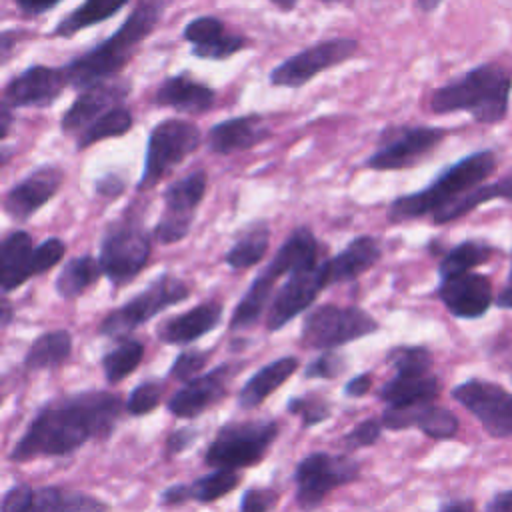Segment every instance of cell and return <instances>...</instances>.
I'll return each mask as SVG.
<instances>
[{"instance_id":"7c38bea8","label":"cell","mask_w":512,"mask_h":512,"mask_svg":"<svg viewBox=\"0 0 512 512\" xmlns=\"http://www.w3.org/2000/svg\"><path fill=\"white\" fill-rule=\"evenodd\" d=\"M358 46V40L348 36L318 40L276 64L268 72V84L276 88H300L320 72L350 60L358 52Z\"/></svg>"},{"instance_id":"6da1fadb","label":"cell","mask_w":512,"mask_h":512,"mask_svg":"<svg viewBox=\"0 0 512 512\" xmlns=\"http://www.w3.org/2000/svg\"><path fill=\"white\" fill-rule=\"evenodd\" d=\"M124 410L122 398L110 390H82L52 398L36 410L8 460L24 464L36 458L68 456L90 440H106Z\"/></svg>"},{"instance_id":"3957f363","label":"cell","mask_w":512,"mask_h":512,"mask_svg":"<svg viewBox=\"0 0 512 512\" xmlns=\"http://www.w3.org/2000/svg\"><path fill=\"white\" fill-rule=\"evenodd\" d=\"M496 170V154L492 150L472 152L458 162L444 168L422 190L402 194L394 198L386 210L390 224H402L408 220L434 216L460 196L482 186V182Z\"/></svg>"},{"instance_id":"4fadbf2b","label":"cell","mask_w":512,"mask_h":512,"mask_svg":"<svg viewBox=\"0 0 512 512\" xmlns=\"http://www.w3.org/2000/svg\"><path fill=\"white\" fill-rule=\"evenodd\" d=\"M360 464L346 454L312 452L304 456L296 470V504L304 510H312L324 502V498L344 484L358 480Z\"/></svg>"},{"instance_id":"bcb514c9","label":"cell","mask_w":512,"mask_h":512,"mask_svg":"<svg viewBox=\"0 0 512 512\" xmlns=\"http://www.w3.org/2000/svg\"><path fill=\"white\" fill-rule=\"evenodd\" d=\"M382 422L380 418H366L362 422H358L352 430H348L340 444L348 450V452H354V450H360V448H368V446H374L380 436H382Z\"/></svg>"},{"instance_id":"680465c9","label":"cell","mask_w":512,"mask_h":512,"mask_svg":"<svg viewBox=\"0 0 512 512\" xmlns=\"http://www.w3.org/2000/svg\"><path fill=\"white\" fill-rule=\"evenodd\" d=\"M440 512H474V504H472L470 500L450 502V504H446Z\"/></svg>"},{"instance_id":"52a82bcc","label":"cell","mask_w":512,"mask_h":512,"mask_svg":"<svg viewBox=\"0 0 512 512\" xmlns=\"http://www.w3.org/2000/svg\"><path fill=\"white\" fill-rule=\"evenodd\" d=\"M200 128L184 118H164L156 122L146 140L144 166L136 182V192L156 188L170 172L200 148Z\"/></svg>"},{"instance_id":"9a60e30c","label":"cell","mask_w":512,"mask_h":512,"mask_svg":"<svg viewBox=\"0 0 512 512\" xmlns=\"http://www.w3.org/2000/svg\"><path fill=\"white\" fill-rule=\"evenodd\" d=\"M328 272H326V258L316 262H308L292 270L286 282L276 290L268 314H266V330L278 332L296 316L306 312L318 294L328 288Z\"/></svg>"},{"instance_id":"816d5d0a","label":"cell","mask_w":512,"mask_h":512,"mask_svg":"<svg viewBox=\"0 0 512 512\" xmlns=\"http://www.w3.org/2000/svg\"><path fill=\"white\" fill-rule=\"evenodd\" d=\"M372 382H374V374L372 372H360L356 376H352L346 384H344V396L346 398H362L372 390Z\"/></svg>"},{"instance_id":"9f6ffc18","label":"cell","mask_w":512,"mask_h":512,"mask_svg":"<svg viewBox=\"0 0 512 512\" xmlns=\"http://www.w3.org/2000/svg\"><path fill=\"white\" fill-rule=\"evenodd\" d=\"M12 122H14L12 108L6 106V104H0V138H2V140H6Z\"/></svg>"},{"instance_id":"4316f807","label":"cell","mask_w":512,"mask_h":512,"mask_svg":"<svg viewBox=\"0 0 512 512\" xmlns=\"http://www.w3.org/2000/svg\"><path fill=\"white\" fill-rule=\"evenodd\" d=\"M152 102L160 108H170L180 114H204L216 102L212 86L196 80L188 72L166 76L154 92Z\"/></svg>"},{"instance_id":"ee69618b","label":"cell","mask_w":512,"mask_h":512,"mask_svg":"<svg viewBox=\"0 0 512 512\" xmlns=\"http://www.w3.org/2000/svg\"><path fill=\"white\" fill-rule=\"evenodd\" d=\"M212 358L210 350H200V348H186L182 350L170 364L168 368V378L178 380V382H190L204 374L202 370L206 368L208 360Z\"/></svg>"},{"instance_id":"603a6c76","label":"cell","mask_w":512,"mask_h":512,"mask_svg":"<svg viewBox=\"0 0 512 512\" xmlns=\"http://www.w3.org/2000/svg\"><path fill=\"white\" fill-rule=\"evenodd\" d=\"M436 294L452 316L464 320L480 318L492 306V284L486 276L476 272L440 280Z\"/></svg>"},{"instance_id":"44dd1931","label":"cell","mask_w":512,"mask_h":512,"mask_svg":"<svg viewBox=\"0 0 512 512\" xmlns=\"http://www.w3.org/2000/svg\"><path fill=\"white\" fill-rule=\"evenodd\" d=\"M62 182H64V170L60 166L56 164L36 166L6 190L2 198L4 214L14 222H26L58 194Z\"/></svg>"},{"instance_id":"e0dca14e","label":"cell","mask_w":512,"mask_h":512,"mask_svg":"<svg viewBox=\"0 0 512 512\" xmlns=\"http://www.w3.org/2000/svg\"><path fill=\"white\" fill-rule=\"evenodd\" d=\"M452 398L462 404L494 438H512V394L502 386L470 378L452 388Z\"/></svg>"},{"instance_id":"cb8c5ba5","label":"cell","mask_w":512,"mask_h":512,"mask_svg":"<svg viewBox=\"0 0 512 512\" xmlns=\"http://www.w3.org/2000/svg\"><path fill=\"white\" fill-rule=\"evenodd\" d=\"M270 136L272 130L268 120L258 112H250L244 116H232L212 124V128L206 134V144L210 152L228 156L250 150L268 140Z\"/></svg>"},{"instance_id":"f907efd6","label":"cell","mask_w":512,"mask_h":512,"mask_svg":"<svg viewBox=\"0 0 512 512\" xmlns=\"http://www.w3.org/2000/svg\"><path fill=\"white\" fill-rule=\"evenodd\" d=\"M198 438V432L194 428H176L168 434L166 438V454L168 456H176L182 454L184 450H188Z\"/></svg>"},{"instance_id":"91938a15","label":"cell","mask_w":512,"mask_h":512,"mask_svg":"<svg viewBox=\"0 0 512 512\" xmlns=\"http://www.w3.org/2000/svg\"><path fill=\"white\" fill-rule=\"evenodd\" d=\"M496 304H498L500 308L512 310V288H506L504 292H500V296L496 298Z\"/></svg>"},{"instance_id":"484cf974","label":"cell","mask_w":512,"mask_h":512,"mask_svg":"<svg viewBox=\"0 0 512 512\" xmlns=\"http://www.w3.org/2000/svg\"><path fill=\"white\" fill-rule=\"evenodd\" d=\"M380 422L388 430L418 428L432 440H448L458 432V418L444 406L438 404H418L410 408H386Z\"/></svg>"},{"instance_id":"7a4b0ae2","label":"cell","mask_w":512,"mask_h":512,"mask_svg":"<svg viewBox=\"0 0 512 512\" xmlns=\"http://www.w3.org/2000/svg\"><path fill=\"white\" fill-rule=\"evenodd\" d=\"M166 8L168 2L164 0H142L134 4L112 36L100 40L64 64L70 88L80 92L96 82L116 78L132 60L138 46L156 30Z\"/></svg>"},{"instance_id":"f35d334b","label":"cell","mask_w":512,"mask_h":512,"mask_svg":"<svg viewBox=\"0 0 512 512\" xmlns=\"http://www.w3.org/2000/svg\"><path fill=\"white\" fill-rule=\"evenodd\" d=\"M134 126V114L128 106H116L112 110H108L104 116H100L98 120H94L84 132H80L76 136V150L82 152L102 140L108 138H120L124 134H128Z\"/></svg>"},{"instance_id":"f546056e","label":"cell","mask_w":512,"mask_h":512,"mask_svg":"<svg viewBox=\"0 0 512 512\" xmlns=\"http://www.w3.org/2000/svg\"><path fill=\"white\" fill-rule=\"evenodd\" d=\"M238 482H240L238 472L214 470V472H208L192 482L168 486L160 494V504L162 506H180V504H186L188 500L210 504V502H216L222 496L230 494L238 486Z\"/></svg>"},{"instance_id":"1f68e13d","label":"cell","mask_w":512,"mask_h":512,"mask_svg":"<svg viewBox=\"0 0 512 512\" xmlns=\"http://www.w3.org/2000/svg\"><path fill=\"white\" fill-rule=\"evenodd\" d=\"M440 394V380L434 374L426 376H398L394 374L378 390V400L388 408H410L418 404H432Z\"/></svg>"},{"instance_id":"60d3db41","label":"cell","mask_w":512,"mask_h":512,"mask_svg":"<svg viewBox=\"0 0 512 512\" xmlns=\"http://www.w3.org/2000/svg\"><path fill=\"white\" fill-rule=\"evenodd\" d=\"M386 364L398 376H426L432 374V352L426 346H394L386 354Z\"/></svg>"},{"instance_id":"5b68a950","label":"cell","mask_w":512,"mask_h":512,"mask_svg":"<svg viewBox=\"0 0 512 512\" xmlns=\"http://www.w3.org/2000/svg\"><path fill=\"white\" fill-rule=\"evenodd\" d=\"M324 246L316 238V234L308 226H296L282 246L272 256L270 264L250 282L244 296L238 300V304L232 310V316L228 320V330H248L254 324H258L264 310L270 306L274 294H276V282L282 276H288L298 266H304L308 262H316L322 256Z\"/></svg>"},{"instance_id":"ab89813d","label":"cell","mask_w":512,"mask_h":512,"mask_svg":"<svg viewBox=\"0 0 512 512\" xmlns=\"http://www.w3.org/2000/svg\"><path fill=\"white\" fill-rule=\"evenodd\" d=\"M492 252H494L492 246H488L486 242H478V240H464V242L456 244L454 248H450L444 254V258L438 264L440 280L470 272L472 268L488 262Z\"/></svg>"},{"instance_id":"277c9868","label":"cell","mask_w":512,"mask_h":512,"mask_svg":"<svg viewBox=\"0 0 512 512\" xmlns=\"http://www.w3.org/2000/svg\"><path fill=\"white\" fill-rule=\"evenodd\" d=\"M512 78L496 64H480L430 94L434 114L466 110L478 124H498L506 118Z\"/></svg>"},{"instance_id":"5bb4252c","label":"cell","mask_w":512,"mask_h":512,"mask_svg":"<svg viewBox=\"0 0 512 512\" xmlns=\"http://www.w3.org/2000/svg\"><path fill=\"white\" fill-rule=\"evenodd\" d=\"M446 130L438 126H394L380 134L376 150L364 160L368 170L390 172L420 164L442 140Z\"/></svg>"},{"instance_id":"d590c367","label":"cell","mask_w":512,"mask_h":512,"mask_svg":"<svg viewBox=\"0 0 512 512\" xmlns=\"http://www.w3.org/2000/svg\"><path fill=\"white\" fill-rule=\"evenodd\" d=\"M496 198L512 200V172H510L506 178H500L498 182L482 184V186L470 190L468 194L460 196L458 200H454V202L448 204L446 208L438 210V212L432 216V222H434L436 226L454 222V220L462 218L464 214L472 212L474 208H478L480 204L490 202V200H496Z\"/></svg>"},{"instance_id":"f6af8a7d","label":"cell","mask_w":512,"mask_h":512,"mask_svg":"<svg viewBox=\"0 0 512 512\" xmlns=\"http://www.w3.org/2000/svg\"><path fill=\"white\" fill-rule=\"evenodd\" d=\"M348 368V362H346V356L336 352V350H326V352H320L314 360H310L306 366H304V378L306 380H334L338 378L340 374H344Z\"/></svg>"},{"instance_id":"9c48e42d","label":"cell","mask_w":512,"mask_h":512,"mask_svg":"<svg viewBox=\"0 0 512 512\" xmlns=\"http://www.w3.org/2000/svg\"><path fill=\"white\" fill-rule=\"evenodd\" d=\"M192 288L174 274H160L144 290L128 298L118 308L110 310L98 324V334L104 338L122 340L130 332L156 318L166 308L190 298Z\"/></svg>"},{"instance_id":"8fae6325","label":"cell","mask_w":512,"mask_h":512,"mask_svg":"<svg viewBox=\"0 0 512 512\" xmlns=\"http://www.w3.org/2000/svg\"><path fill=\"white\" fill-rule=\"evenodd\" d=\"M208 188V176L204 170H194L182 178L170 182L162 192L164 212L152 226V240L170 246L182 242L190 230L198 206L202 204Z\"/></svg>"},{"instance_id":"f1b7e54d","label":"cell","mask_w":512,"mask_h":512,"mask_svg":"<svg viewBox=\"0 0 512 512\" xmlns=\"http://www.w3.org/2000/svg\"><path fill=\"white\" fill-rule=\"evenodd\" d=\"M382 258L380 242L370 234H360L352 238L336 256L326 258L328 284L354 282L368 270H372Z\"/></svg>"},{"instance_id":"b9f144b4","label":"cell","mask_w":512,"mask_h":512,"mask_svg":"<svg viewBox=\"0 0 512 512\" xmlns=\"http://www.w3.org/2000/svg\"><path fill=\"white\" fill-rule=\"evenodd\" d=\"M286 412L298 416L304 428H312L320 422H326L332 416V406L324 396L304 394L290 398L286 404Z\"/></svg>"},{"instance_id":"db71d44e","label":"cell","mask_w":512,"mask_h":512,"mask_svg":"<svg viewBox=\"0 0 512 512\" xmlns=\"http://www.w3.org/2000/svg\"><path fill=\"white\" fill-rule=\"evenodd\" d=\"M24 36V30H14V28H6L0 34V62L6 64L10 60L12 48L14 44Z\"/></svg>"},{"instance_id":"7dc6e473","label":"cell","mask_w":512,"mask_h":512,"mask_svg":"<svg viewBox=\"0 0 512 512\" xmlns=\"http://www.w3.org/2000/svg\"><path fill=\"white\" fill-rule=\"evenodd\" d=\"M66 254V244L58 236H48L34 248V272L36 276L52 270L56 264L62 262Z\"/></svg>"},{"instance_id":"7bdbcfd3","label":"cell","mask_w":512,"mask_h":512,"mask_svg":"<svg viewBox=\"0 0 512 512\" xmlns=\"http://www.w3.org/2000/svg\"><path fill=\"white\" fill-rule=\"evenodd\" d=\"M164 390H166V386H164L162 380H154V378L142 380L140 384H136L130 390V394H128V398L124 402L126 412L130 416H146V414H150L152 410H156L160 406Z\"/></svg>"},{"instance_id":"d6a6232c","label":"cell","mask_w":512,"mask_h":512,"mask_svg":"<svg viewBox=\"0 0 512 512\" xmlns=\"http://www.w3.org/2000/svg\"><path fill=\"white\" fill-rule=\"evenodd\" d=\"M270 236H272V230L266 220H256L246 224L238 232L234 244L226 250L224 264L236 272L256 266L270 248Z\"/></svg>"},{"instance_id":"74e56055","label":"cell","mask_w":512,"mask_h":512,"mask_svg":"<svg viewBox=\"0 0 512 512\" xmlns=\"http://www.w3.org/2000/svg\"><path fill=\"white\" fill-rule=\"evenodd\" d=\"M144 358V344L138 338H122L100 358L106 384L114 386L128 378Z\"/></svg>"},{"instance_id":"7402d4cb","label":"cell","mask_w":512,"mask_h":512,"mask_svg":"<svg viewBox=\"0 0 512 512\" xmlns=\"http://www.w3.org/2000/svg\"><path fill=\"white\" fill-rule=\"evenodd\" d=\"M182 40L192 46V56L212 62L228 60L248 46V38L244 34L226 32V24L214 14H200L192 18L182 30Z\"/></svg>"},{"instance_id":"836d02e7","label":"cell","mask_w":512,"mask_h":512,"mask_svg":"<svg viewBox=\"0 0 512 512\" xmlns=\"http://www.w3.org/2000/svg\"><path fill=\"white\" fill-rule=\"evenodd\" d=\"M72 354V336L68 330H48L42 332L26 350L22 366L26 372L56 370L68 362Z\"/></svg>"},{"instance_id":"8d00e7d4","label":"cell","mask_w":512,"mask_h":512,"mask_svg":"<svg viewBox=\"0 0 512 512\" xmlns=\"http://www.w3.org/2000/svg\"><path fill=\"white\" fill-rule=\"evenodd\" d=\"M126 4H112V2H104V0H86L80 6H76L72 12H68L48 34L50 38H72L76 36L80 30L96 26L100 22H106L108 18H112L114 14H118L120 10H124Z\"/></svg>"},{"instance_id":"8992f818","label":"cell","mask_w":512,"mask_h":512,"mask_svg":"<svg viewBox=\"0 0 512 512\" xmlns=\"http://www.w3.org/2000/svg\"><path fill=\"white\" fill-rule=\"evenodd\" d=\"M152 232L146 230V210L134 202L126 206L102 232L98 262L114 290L130 284L148 264Z\"/></svg>"},{"instance_id":"681fc988","label":"cell","mask_w":512,"mask_h":512,"mask_svg":"<svg viewBox=\"0 0 512 512\" xmlns=\"http://www.w3.org/2000/svg\"><path fill=\"white\" fill-rule=\"evenodd\" d=\"M124 190H126V180L116 172H108L94 180V192L104 200H116L124 194Z\"/></svg>"},{"instance_id":"f5cc1de1","label":"cell","mask_w":512,"mask_h":512,"mask_svg":"<svg viewBox=\"0 0 512 512\" xmlns=\"http://www.w3.org/2000/svg\"><path fill=\"white\" fill-rule=\"evenodd\" d=\"M56 6H60V0H52V2H16V8L20 10V14L24 18H38L50 10H54Z\"/></svg>"},{"instance_id":"c3c4849f","label":"cell","mask_w":512,"mask_h":512,"mask_svg":"<svg viewBox=\"0 0 512 512\" xmlns=\"http://www.w3.org/2000/svg\"><path fill=\"white\" fill-rule=\"evenodd\" d=\"M280 494L274 488H248L242 494L238 512H270L276 508Z\"/></svg>"},{"instance_id":"ffe728a7","label":"cell","mask_w":512,"mask_h":512,"mask_svg":"<svg viewBox=\"0 0 512 512\" xmlns=\"http://www.w3.org/2000/svg\"><path fill=\"white\" fill-rule=\"evenodd\" d=\"M132 92V80L130 78H110L96 82L92 86L82 88L68 110L60 118V130L70 136H78L84 132L94 120L104 116L108 110L122 106V102Z\"/></svg>"},{"instance_id":"d6986e66","label":"cell","mask_w":512,"mask_h":512,"mask_svg":"<svg viewBox=\"0 0 512 512\" xmlns=\"http://www.w3.org/2000/svg\"><path fill=\"white\" fill-rule=\"evenodd\" d=\"M238 362H222L198 378L182 384L166 402V410L184 420L198 418L216 406L230 390V382L238 374Z\"/></svg>"},{"instance_id":"94428289","label":"cell","mask_w":512,"mask_h":512,"mask_svg":"<svg viewBox=\"0 0 512 512\" xmlns=\"http://www.w3.org/2000/svg\"><path fill=\"white\" fill-rule=\"evenodd\" d=\"M438 6H440V2H426V0H418V2H416V8L422 10V12H426V14H428V12H434Z\"/></svg>"},{"instance_id":"6125c7cd","label":"cell","mask_w":512,"mask_h":512,"mask_svg":"<svg viewBox=\"0 0 512 512\" xmlns=\"http://www.w3.org/2000/svg\"><path fill=\"white\" fill-rule=\"evenodd\" d=\"M272 6L278 8L280 12H290V10H294L298 6V2L296 0H292V2H278V0H274Z\"/></svg>"},{"instance_id":"11a10c76","label":"cell","mask_w":512,"mask_h":512,"mask_svg":"<svg viewBox=\"0 0 512 512\" xmlns=\"http://www.w3.org/2000/svg\"><path fill=\"white\" fill-rule=\"evenodd\" d=\"M486 512H512V490L498 492L486 506Z\"/></svg>"},{"instance_id":"30bf717a","label":"cell","mask_w":512,"mask_h":512,"mask_svg":"<svg viewBox=\"0 0 512 512\" xmlns=\"http://www.w3.org/2000/svg\"><path fill=\"white\" fill-rule=\"evenodd\" d=\"M380 330L378 320L356 304H318L302 322L300 340L312 350H336Z\"/></svg>"},{"instance_id":"4dcf8cb0","label":"cell","mask_w":512,"mask_h":512,"mask_svg":"<svg viewBox=\"0 0 512 512\" xmlns=\"http://www.w3.org/2000/svg\"><path fill=\"white\" fill-rule=\"evenodd\" d=\"M300 368V360L296 356H280L260 370H256L238 392V406L242 410H254L264 404V400L276 392L296 370Z\"/></svg>"},{"instance_id":"d4e9b609","label":"cell","mask_w":512,"mask_h":512,"mask_svg":"<svg viewBox=\"0 0 512 512\" xmlns=\"http://www.w3.org/2000/svg\"><path fill=\"white\" fill-rule=\"evenodd\" d=\"M224 306L218 300H204L194 308L168 316L156 326V338L162 344L184 346L200 340L204 334L220 326Z\"/></svg>"},{"instance_id":"6f0895ef","label":"cell","mask_w":512,"mask_h":512,"mask_svg":"<svg viewBox=\"0 0 512 512\" xmlns=\"http://www.w3.org/2000/svg\"><path fill=\"white\" fill-rule=\"evenodd\" d=\"M0 308H2V312H0V320H2V328H8L10 326V322H12V318H14V308H12V302L4 296L2 298V304H0Z\"/></svg>"},{"instance_id":"ba28073f","label":"cell","mask_w":512,"mask_h":512,"mask_svg":"<svg viewBox=\"0 0 512 512\" xmlns=\"http://www.w3.org/2000/svg\"><path fill=\"white\" fill-rule=\"evenodd\" d=\"M280 434L276 420H242L218 428L204 452V464L214 470H242L264 460Z\"/></svg>"},{"instance_id":"2e32d148","label":"cell","mask_w":512,"mask_h":512,"mask_svg":"<svg viewBox=\"0 0 512 512\" xmlns=\"http://www.w3.org/2000/svg\"><path fill=\"white\" fill-rule=\"evenodd\" d=\"M0 512H110V506L82 490L16 484L4 492Z\"/></svg>"},{"instance_id":"ac0fdd59","label":"cell","mask_w":512,"mask_h":512,"mask_svg":"<svg viewBox=\"0 0 512 512\" xmlns=\"http://www.w3.org/2000/svg\"><path fill=\"white\" fill-rule=\"evenodd\" d=\"M70 88L64 66L30 64L2 88V104L16 108H48Z\"/></svg>"},{"instance_id":"83f0119b","label":"cell","mask_w":512,"mask_h":512,"mask_svg":"<svg viewBox=\"0 0 512 512\" xmlns=\"http://www.w3.org/2000/svg\"><path fill=\"white\" fill-rule=\"evenodd\" d=\"M34 238L28 230H12L4 236L0 246V288L10 294L36 276L34 272Z\"/></svg>"},{"instance_id":"e575fe53","label":"cell","mask_w":512,"mask_h":512,"mask_svg":"<svg viewBox=\"0 0 512 512\" xmlns=\"http://www.w3.org/2000/svg\"><path fill=\"white\" fill-rule=\"evenodd\" d=\"M104 276L98 258L92 254H80L68 258L54 280V290L64 300H74L82 296L90 286H94Z\"/></svg>"}]
</instances>
